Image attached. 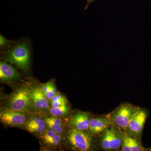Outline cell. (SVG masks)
Segmentation results:
<instances>
[{
  "instance_id": "1",
  "label": "cell",
  "mask_w": 151,
  "mask_h": 151,
  "mask_svg": "<svg viewBox=\"0 0 151 151\" xmlns=\"http://www.w3.org/2000/svg\"><path fill=\"white\" fill-rule=\"evenodd\" d=\"M32 49L29 38H21L9 48L1 52V60L15 65L23 73L29 74L31 68Z\"/></svg>"
},
{
  "instance_id": "2",
  "label": "cell",
  "mask_w": 151,
  "mask_h": 151,
  "mask_svg": "<svg viewBox=\"0 0 151 151\" xmlns=\"http://www.w3.org/2000/svg\"><path fill=\"white\" fill-rule=\"evenodd\" d=\"M30 82L19 84L11 94L3 101L1 108L35 113V106L31 94Z\"/></svg>"
},
{
  "instance_id": "3",
  "label": "cell",
  "mask_w": 151,
  "mask_h": 151,
  "mask_svg": "<svg viewBox=\"0 0 151 151\" xmlns=\"http://www.w3.org/2000/svg\"><path fill=\"white\" fill-rule=\"evenodd\" d=\"M64 137L67 148L71 150L92 151L97 147L96 138L88 131L68 128Z\"/></svg>"
},
{
  "instance_id": "4",
  "label": "cell",
  "mask_w": 151,
  "mask_h": 151,
  "mask_svg": "<svg viewBox=\"0 0 151 151\" xmlns=\"http://www.w3.org/2000/svg\"><path fill=\"white\" fill-rule=\"evenodd\" d=\"M140 108L139 106L129 102L122 103L107 114L111 127H115L121 132H125L130 121Z\"/></svg>"
},
{
  "instance_id": "5",
  "label": "cell",
  "mask_w": 151,
  "mask_h": 151,
  "mask_svg": "<svg viewBox=\"0 0 151 151\" xmlns=\"http://www.w3.org/2000/svg\"><path fill=\"white\" fill-rule=\"evenodd\" d=\"M97 138L96 145L100 150L105 151H121V131L115 127H110Z\"/></svg>"
},
{
  "instance_id": "6",
  "label": "cell",
  "mask_w": 151,
  "mask_h": 151,
  "mask_svg": "<svg viewBox=\"0 0 151 151\" xmlns=\"http://www.w3.org/2000/svg\"><path fill=\"white\" fill-rule=\"evenodd\" d=\"M37 137L40 143V150L62 151L67 148L64 136L50 129L47 130Z\"/></svg>"
},
{
  "instance_id": "7",
  "label": "cell",
  "mask_w": 151,
  "mask_h": 151,
  "mask_svg": "<svg viewBox=\"0 0 151 151\" xmlns=\"http://www.w3.org/2000/svg\"><path fill=\"white\" fill-rule=\"evenodd\" d=\"M31 114L23 111L1 108L0 120L5 127L23 129Z\"/></svg>"
},
{
  "instance_id": "8",
  "label": "cell",
  "mask_w": 151,
  "mask_h": 151,
  "mask_svg": "<svg viewBox=\"0 0 151 151\" xmlns=\"http://www.w3.org/2000/svg\"><path fill=\"white\" fill-rule=\"evenodd\" d=\"M150 112L140 108L130 121L125 132L127 135L142 142L143 129Z\"/></svg>"
},
{
  "instance_id": "9",
  "label": "cell",
  "mask_w": 151,
  "mask_h": 151,
  "mask_svg": "<svg viewBox=\"0 0 151 151\" xmlns=\"http://www.w3.org/2000/svg\"><path fill=\"white\" fill-rule=\"evenodd\" d=\"M31 94L35 106V113L45 116L50 115V107L49 101L45 96L40 84L30 81Z\"/></svg>"
},
{
  "instance_id": "10",
  "label": "cell",
  "mask_w": 151,
  "mask_h": 151,
  "mask_svg": "<svg viewBox=\"0 0 151 151\" xmlns=\"http://www.w3.org/2000/svg\"><path fill=\"white\" fill-rule=\"evenodd\" d=\"M22 75L15 67L4 60L0 62V80L1 83L14 84L21 80Z\"/></svg>"
},
{
  "instance_id": "11",
  "label": "cell",
  "mask_w": 151,
  "mask_h": 151,
  "mask_svg": "<svg viewBox=\"0 0 151 151\" xmlns=\"http://www.w3.org/2000/svg\"><path fill=\"white\" fill-rule=\"evenodd\" d=\"M92 116L89 112L76 111L70 114L68 118V128L88 131Z\"/></svg>"
},
{
  "instance_id": "12",
  "label": "cell",
  "mask_w": 151,
  "mask_h": 151,
  "mask_svg": "<svg viewBox=\"0 0 151 151\" xmlns=\"http://www.w3.org/2000/svg\"><path fill=\"white\" fill-rule=\"evenodd\" d=\"M23 129L37 137L48 129V128L44 116L37 113H33L31 114L25 124Z\"/></svg>"
},
{
  "instance_id": "13",
  "label": "cell",
  "mask_w": 151,
  "mask_h": 151,
  "mask_svg": "<svg viewBox=\"0 0 151 151\" xmlns=\"http://www.w3.org/2000/svg\"><path fill=\"white\" fill-rule=\"evenodd\" d=\"M111 127L107 114L92 116L88 132L93 137L96 138L102 134L107 129Z\"/></svg>"
},
{
  "instance_id": "14",
  "label": "cell",
  "mask_w": 151,
  "mask_h": 151,
  "mask_svg": "<svg viewBox=\"0 0 151 151\" xmlns=\"http://www.w3.org/2000/svg\"><path fill=\"white\" fill-rule=\"evenodd\" d=\"M44 118L48 129L64 136L68 128V118L65 120L67 117L60 118L49 115L44 116Z\"/></svg>"
},
{
  "instance_id": "15",
  "label": "cell",
  "mask_w": 151,
  "mask_h": 151,
  "mask_svg": "<svg viewBox=\"0 0 151 151\" xmlns=\"http://www.w3.org/2000/svg\"><path fill=\"white\" fill-rule=\"evenodd\" d=\"M122 147L121 151H151V148L144 147L141 142L135 139L126 134L121 132Z\"/></svg>"
},
{
  "instance_id": "16",
  "label": "cell",
  "mask_w": 151,
  "mask_h": 151,
  "mask_svg": "<svg viewBox=\"0 0 151 151\" xmlns=\"http://www.w3.org/2000/svg\"><path fill=\"white\" fill-rule=\"evenodd\" d=\"M40 85L45 96L49 101L59 92L58 91L55 82L53 79L50 80L43 84H40Z\"/></svg>"
},
{
  "instance_id": "17",
  "label": "cell",
  "mask_w": 151,
  "mask_h": 151,
  "mask_svg": "<svg viewBox=\"0 0 151 151\" xmlns=\"http://www.w3.org/2000/svg\"><path fill=\"white\" fill-rule=\"evenodd\" d=\"M70 113L71 108L68 103L55 108H50V115L60 118H66L70 116Z\"/></svg>"
},
{
  "instance_id": "18",
  "label": "cell",
  "mask_w": 151,
  "mask_h": 151,
  "mask_svg": "<svg viewBox=\"0 0 151 151\" xmlns=\"http://www.w3.org/2000/svg\"><path fill=\"white\" fill-rule=\"evenodd\" d=\"M15 40H9L4 37L1 35H0V49L1 52L4 51L10 47L15 42Z\"/></svg>"
},
{
  "instance_id": "19",
  "label": "cell",
  "mask_w": 151,
  "mask_h": 151,
  "mask_svg": "<svg viewBox=\"0 0 151 151\" xmlns=\"http://www.w3.org/2000/svg\"><path fill=\"white\" fill-rule=\"evenodd\" d=\"M67 103H68V102L66 97H65L61 99L57 100L54 102L50 103V108H53Z\"/></svg>"
},
{
  "instance_id": "20",
  "label": "cell",
  "mask_w": 151,
  "mask_h": 151,
  "mask_svg": "<svg viewBox=\"0 0 151 151\" xmlns=\"http://www.w3.org/2000/svg\"><path fill=\"white\" fill-rule=\"evenodd\" d=\"M95 1H96V0H87V1H86V5L85 6L84 9H88V7L90 5V4Z\"/></svg>"
}]
</instances>
